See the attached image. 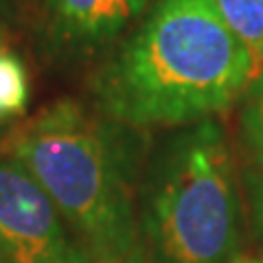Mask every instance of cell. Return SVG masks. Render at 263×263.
<instances>
[{
  "label": "cell",
  "mask_w": 263,
  "mask_h": 263,
  "mask_svg": "<svg viewBox=\"0 0 263 263\" xmlns=\"http://www.w3.org/2000/svg\"><path fill=\"white\" fill-rule=\"evenodd\" d=\"M254 75L252 55L209 0H156L99 90L123 123L186 127L230 108Z\"/></svg>",
  "instance_id": "1"
},
{
  "label": "cell",
  "mask_w": 263,
  "mask_h": 263,
  "mask_svg": "<svg viewBox=\"0 0 263 263\" xmlns=\"http://www.w3.org/2000/svg\"><path fill=\"white\" fill-rule=\"evenodd\" d=\"M92 263H141V226L117 143L70 99L48 105L11 141Z\"/></svg>",
  "instance_id": "2"
},
{
  "label": "cell",
  "mask_w": 263,
  "mask_h": 263,
  "mask_svg": "<svg viewBox=\"0 0 263 263\" xmlns=\"http://www.w3.org/2000/svg\"><path fill=\"white\" fill-rule=\"evenodd\" d=\"M143 224L158 263H235L239 195L217 123L186 125L164 145L147 186Z\"/></svg>",
  "instance_id": "3"
},
{
  "label": "cell",
  "mask_w": 263,
  "mask_h": 263,
  "mask_svg": "<svg viewBox=\"0 0 263 263\" xmlns=\"http://www.w3.org/2000/svg\"><path fill=\"white\" fill-rule=\"evenodd\" d=\"M0 259L92 263L53 202L15 158L0 160Z\"/></svg>",
  "instance_id": "4"
},
{
  "label": "cell",
  "mask_w": 263,
  "mask_h": 263,
  "mask_svg": "<svg viewBox=\"0 0 263 263\" xmlns=\"http://www.w3.org/2000/svg\"><path fill=\"white\" fill-rule=\"evenodd\" d=\"M147 5L149 0H46V11L60 40L95 48L112 42Z\"/></svg>",
  "instance_id": "5"
},
{
  "label": "cell",
  "mask_w": 263,
  "mask_h": 263,
  "mask_svg": "<svg viewBox=\"0 0 263 263\" xmlns=\"http://www.w3.org/2000/svg\"><path fill=\"white\" fill-rule=\"evenodd\" d=\"M221 22L248 48L257 72L263 68V0H209Z\"/></svg>",
  "instance_id": "6"
},
{
  "label": "cell",
  "mask_w": 263,
  "mask_h": 263,
  "mask_svg": "<svg viewBox=\"0 0 263 263\" xmlns=\"http://www.w3.org/2000/svg\"><path fill=\"white\" fill-rule=\"evenodd\" d=\"M29 79L22 62L0 46V121L11 119L27 108Z\"/></svg>",
  "instance_id": "7"
},
{
  "label": "cell",
  "mask_w": 263,
  "mask_h": 263,
  "mask_svg": "<svg viewBox=\"0 0 263 263\" xmlns=\"http://www.w3.org/2000/svg\"><path fill=\"white\" fill-rule=\"evenodd\" d=\"M241 132L248 149L263 167V68L254 75L243 95Z\"/></svg>",
  "instance_id": "8"
},
{
  "label": "cell",
  "mask_w": 263,
  "mask_h": 263,
  "mask_svg": "<svg viewBox=\"0 0 263 263\" xmlns=\"http://www.w3.org/2000/svg\"><path fill=\"white\" fill-rule=\"evenodd\" d=\"M250 197H252V213H254V221L259 226V233L263 235V174L250 182Z\"/></svg>",
  "instance_id": "9"
},
{
  "label": "cell",
  "mask_w": 263,
  "mask_h": 263,
  "mask_svg": "<svg viewBox=\"0 0 263 263\" xmlns=\"http://www.w3.org/2000/svg\"><path fill=\"white\" fill-rule=\"evenodd\" d=\"M248 263H263V261H248Z\"/></svg>",
  "instance_id": "10"
},
{
  "label": "cell",
  "mask_w": 263,
  "mask_h": 263,
  "mask_svg": "<svg viewBox=\"0 0 263 263\" xmlns=\"http://www.w3.org/2000/svg\"><path fill=\"white\" fill-rule=\"evenodd\" d=\"M0 263H3V259H0Z\"/></svg>",
  "instance_id": "11"
}]
</instances>
